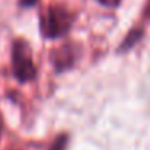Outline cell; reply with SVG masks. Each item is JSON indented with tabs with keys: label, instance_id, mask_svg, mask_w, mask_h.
<instances>
[{
	"label": "cell",
	"instance_id": "obj_1",
	"mask_svg": "<svg viewBox=\"0 0 150 150\" xmlns=\"http://www.w3.org/2000/svg\"><path fill=\"white\" fill-rule=\"evenodd\" d=\"M73 15L62 5H52L40 15V33L47 39L65 36L73 24Z\"/></svg>",
	"mask_w": 150,
	"mask_h": 150
},
{
	"label": "cell",
	"instance_id": "obj_2",
	"mask_svg": "<svg viewBox=\"0 0 150 150\" xmlns=\"http://www.w3.org/2000/svg\"><path fill=\"white\" fill-rule=\"evenodd\" d=\"M11 68L13 74L20 82H29L36 79L37 71L33 60V50L31 45L23 39L13 40L11 45Z\"/></svg>",
	"mask_w": 150,
	"mask_h": 150
},
{
	"label": "cell",
	"instance_id": "obj_3",
	"mask_svg": "<svg viewBox=\"0 0 150 150\" xmlns=\"http://www.w3.org/2000/svg\"><path fill=\"white\" fill-rule=\"evenodd\" d=\"M78 57V49L73 44H66V45L57 49L55 52H52V62L55 65L57 71H63L73 66V63L76 62Z\"/></svg>",
	"mask_w": 150,
	"mask_h": 150
},
{
	"label": "cell",
	"instance_id": "obj_4",
	"mask_svg": "<svg viewBox=\"0 0 150 150\" xmlns=\"http://www.w3.org/2000/svg\"><path fill=\"white\" fill-rule=\"evenodd\" d=\"M142 36V33H140L139 29H132L129 34H127V37H126V40L123 42V45H121V50H127L129 47H132L134 44L137 42V39Z\"/></svg>",
	"mask_w": 150,
	"mask_h": 150
},
{
	"label": "cell",
	"instance_id": "obj_5",
	"mask_svg": "<svg viewBox=\"0 0 150 150\" xmlns=\"http://www.w3.org/2000/svg\"><path fill=\"white\" fill-rule=\"evenodd\" d=\"M66 144H68V136H66V134H62V136H58L55 139V142L52 144L50 150H65Z\"/></svg>",
	"mask_w": 150,
	"mask_h": 150
},
{
	"label": "cell",
	"instance_id": "obj_6",
	"mask_svg": "<svg viewBox=\"0 0 150 150\" xmlns=\"http://www.w3.org/2000/svg\"><path fill=\"white\" fill-rule=\"evenodd\" d=\"M21 7H33V5L37 4V0H20Z\"/></svg>",
	"mask_w": 150,
	"mask_h": 150
},
{
	"label": "cell",
	"instance_id": "obj_7",
	"mask_svg": "<svg viewBox=\"0 0 150 150\" xmlns=\"http://www.w3.org/2000/svg\"><path fill=\"white\" fill-rule=\"evenodd\" d=\"M103 5H108V7H116L120 4V0H100Z\"/></svg>",
	"mask_w": 150,
	"mask_h": 150
},
{
	"label": "cell",
	"instance_id": "obj_8",
	"mask_svg": "<svg viewBox=\"0 0 150 150\" xmlns=\"http://www.w3.org/2000/svg\"><path fill=\"white\" fill-rule=\"evenodd\" d=\"M145 15L150 18V2H149V5H147V10H145Z\"/></svg>",
	"mask_w": 150,
	"mask_h": 150
}]
</instances>
